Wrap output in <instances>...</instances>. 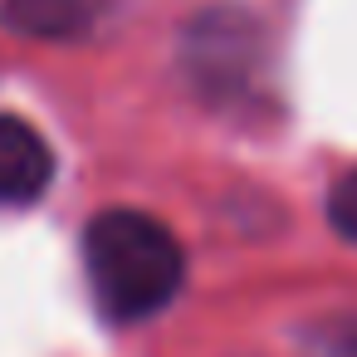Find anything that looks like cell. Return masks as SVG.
<instances>
[{
	"instance_id": "cell-1",
	"label": "cell",
	"mask_w": 357,
	"mask_h": 357,
	"mask_svg": "<svg viewBox=\"0 0 357 357\" xmlns=\"http://www.w3.org/2000/svg\"><path fill=\"white\" fill-rule=\"evenodd\" d=\"M84 274L98 313L128 328L176 298L186 279V255L162 220L142 211H103L84 230Z\"/></svg>"
},
{
	"instance_id": "cell-2",
	"label": "cell",
	"mask_w": 357,
	"mask_h": 357,
	"mask_svg": "<svg viewBox=\"0 0 357 357\" xmlns=\"http://www.w3.org/2000/svg\"><path fill=\"white\" fill-rule=\"evenodd\" d=\"M54 181L50 142L15 113H0V206H30Z\"/></svg>"
},
{
	"instance_id": "cell-3",
	"label": "cell",
	"mask_w": 357,
	"mask_h": 357,
	"mask_svg": "<svg viewBox=\"0 0 357 357\" xmlns=\"http://www.w3.org/2000/svg\"><path fill=\"white\" fill-rule=\"evenodd\" d=\"M113 0H0V25L25 40H79Z\"/></svg>"
},
{
	"instance_id": "cell-4",
	"label": "cell",
	"mask_w": 357,
	"mask_h": 357,
	"mask_svg": "<svg viewBox=\"0 0 357 357\" xmlns=\"http://www.w3.org/2000/svg\"><path fill=\"white\" fill-rule=\"evenodd\" d=\"M328 220H333L337 235H347L357 245V172H347V176L333 181V191H328Z\"/></svg>"
},
{
	"instance_id": "cell-5",
	"label": "cell",
	"mask_w": 357,
	"mask_h": 357,
	"mask_svg": "<svg viewBox=\"0 0 357 357\" xmlns=\"http://www.w3.org/2000/svg\"><path fill=\"white\" fill-rule=\"evenodd\" d=\"M342 357H357V323L342 328Z\"/></svg>"
}]
</instances>
